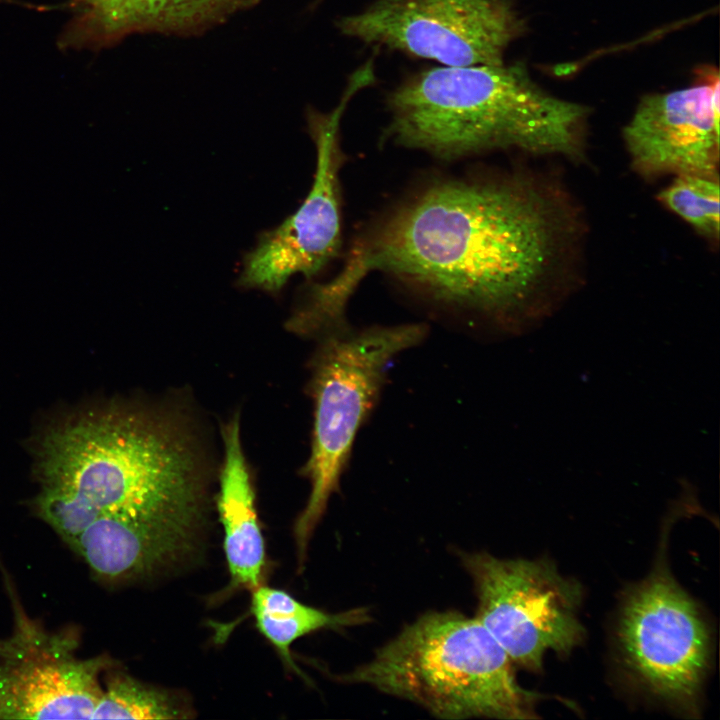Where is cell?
I'll use <instances>...</instances> for the list:
<instances>
[{"label":"cell","mask_w":720,"mask_h":720,"mask_svg":"<svg viewBox=\"0 0 720 720\" xmlns=\"http://www.w3.org/2000/svg\"><path fill=\"white\" fill-rule=\"evenodd\" d=\"M252 616L257 630L274 647L284 663L302 677L305 676L295 664L290 652L296 640L321 629H338L367 623L370 620L366 608L329 613L304 603L288 613Z\"/></svg>","instance_id":"cell-14"},{"label":"cell","mask_w":720,"mask_h":720,"mask_svg":"<svg viewBox=\"0 0 720 720\" xmlns=\"http://www.w3.org/2000/svg\"><path fill=\"white\" fill-rule=\"evenodd\" d=\"M551 200L518 174L432 179L359 235L335 277L309 287L307 311L343 321L360 282L382 272L439 306L510 324L557 256L561 218Z\"/></svg>","instance_id":"cell-1"},{"label":"cell","mask_w":720,"mask_h":720,"mask_svg":"<svg viewBox=\"0 0 720 720\" xmlns=\"http://www.w3.org/2000/svg\"><path fill=\"white\" fill-rule=\"evenodd\" d=\"M386 104V140L445 161L511 149L572 160L585 153L588 107L548 93L522 63L424 69Z\"/></svg>","instance_id":"cell-3"},{"label":"cell","mask_w":720,"mask_h":720,"mask_svg":"<svg viewBox=\"0 0 720 720\" xmlns=\"http://www.w3.org/2000/svg\"><path fill=\"white\" fill-rule=\"evenodd\" d=\"M113 668V667H111ZM107 670L105 688L91 719H184L192 709L181 696L129 674Z\"/></svg>","instance_id":"cell-13"},{"label":"cell","mask_w":720,"mask_h":720,"mask_svg":"<svg viewBox=\"0 0 720 720\" xmlns=\"http://www.w3.org/2000/svg\"><path fill=\"white\" fill-rule=\"evenodd\" d=\"M337 27L366 44L461 67L503 63L526 25L512 0H374Z\"/></svg>","instance_id":"cell-8"},{"label":"cell","mask_w":720,"mask_h":720,"mask_svg":"<svg viewBox=\"0 0 720 720\" xmlns=\"http://www.w3.org/2000/svg\"><path fill=\"white\" fill-rule=\"evenodd\" d=\"M671 212L682 218L706 239L717 242L720 232L718 175L682 174L656 196Z\"/></svg>","instance_id":"cell-15"},{"label":"cell","mask_w":720,"mask_h":720,"mask_svg":"<svg viewBox=\"0 0 720 720\" xmlns=\"http://www.w3.org/2000/svg\"><path fill=\"white\" fill-rule=\"evenodd\" d=\"M461 560L473 580L476 618L512 663L540 672L548 651L566 656L583 641L582 588L551 562L484 552L463 553Z\"/></svg>","instance_id":"cell-6"},{"label":"cell","mask_w":720,"mask_h":720,"mask_svg":"<svg viewBox=\"0 0 720 720\" xmlns=\"http://www.w3.org/2000/svg\"><path fill=\"white\" fill-rule=\"evenodd\" d=\"M221 436L224 455L216 505L224 532L230 588L251 592L263 583L266 550L254 485L242 446L238 413L221 426Z\"/></svg>","instance_id":"cell-12"},{"label":"cell","mask_w":720,"mask_h":720,"mask_svg":"<svg viewBox=\"0 0 720 720\" xmlns=\"http://www.w3.org/2000/svg\"><path fill=\"white\" fill-rule=\"evenodd\" d=\"M617 642L624 666L645 690L695 711L711 666V631L697 603L663 567L626 593Z\"/></svg>","instance_id":"cell-7"},{"label":"cell","mask_w":720,"mask_h":720,"mask_svg":"<svg viewBox=\"0 0 720 720\" xmlns=\"http://www.w3.org/2000/svg\"><path fill=\"white\" fill-rule=\"evenodd\" d=\"M368 75L357 70L337 107L329 113L310 110L308 130L316 147V170L311 189L300 207L280 225L263 233L243 259L238 284L278 293L295 274L317 275L341 249L340 171L344 164L340 120L348 101Z\"/></svg>","instance_id":"cell-9"},{"label":"cell","mask_w":720,"mask_h":720,"mask_svg":"<svg viewBox=\"0 0 720 720\" xmlns=\"http://www.w3.org/2000/svg\"><path fill=\"white\" fill-rule=\"evenodd\" d=\"M15 611L13 634L0 640V719H91L113 659L77 658L72 632H47Z\"/></svg>","instance_id":"cell-10"},{"label":"cell","mask_w":720,"mask_h":720,"mask_svg":"<svg viewBox=\"0 0 720 720\" xmlns=\"http://www.w3.org/2000/svg\"><path fill=\"white\" fill-rule=\"evenodd\" d=\"M413 702L441 719H534L542 695L522 688L502 646L476 618L429 612L338 676Z\"/></svg>","instance_id":"cell-4"},{"label":"cell","mask_w":720,"mask_h":720,"mask_svg":"<svg viewBox=\"0 0 720 720\" xmlns=\"http://www.w3.org/2000/svg\"><path fill=\"white\" fill-rule=\"evenodd\" d=\"M427 331L423 323L361 329L346 324L319 336L310 364L311 452L302 469L311 492L294 526L301 559L331 495L339 489L354 440L378 400L388 364L421 343Z\"/></svg>","instance_id":"cell-5"},{"label":"cell","mask_w":720,"mask_h":720,"mask_svg":"<svg viewBox=\"0 0 720 720\" xmlns=\"http://www.w3.org/2000/svg\"><path fill=\"white\" fill-rule=\"evenodd\" d=\"M622 136L632 168L643 177L718 175V77L642 97Z\"/></svg>","instance_id":"cell-11"},{"label":"cell","mask_w":720,"mask_h":720,"mask_svg":"<svg viewBox=\"0 0 720 720\" xmlns=\"http://www.w3.org/2000/svg\"><path fill=\"white\" fill-rule=\"evenodd\" d=\"M32 448L40 490L132 524L166 556L202 530L209 465L182 408L106 400L47 424Z\"/></svg>","instance_id":"cell-2"}]
</instances>
